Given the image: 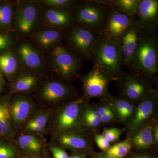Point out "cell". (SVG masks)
Wrapping results in <instances>:
<instances>
[{"mask_svg": "<svg viewBox=\"0 0 158 158\" xmlns=\"http://www.w3.org/2000/svg\"><path fill=\"white\" fill-rule=\"evenodd\" d=\"M129 69L152 86L158 82L157 31L141 28L135 54Z\"/></svg>", "mask_w": 158, "mask_h": 158, "instance_id": "obj_1", "label": "cell"}, {"mask_svg": "<svg viewBox=\"0 0 158 158\" xmlns=\"http://www.w3.org/2000/svg\"><path fill=\"white\" fill-rule=\"evenodd\" d=\"M94 66L117 81L123 73V61L118 42L100 35L92 52Z\"/></svg>", "mask_w": 158, "mask_h": 158, "instance_id": "obj_2", "label": "cell"}, {"mask_svg": "<svg viewBox=\"0 0 158 158\" xmlns=\"http://www.w3.org/2000/svg\"><path fill=\"white\" fill-rule=\"evenodd\" d=\"M111 9L106 0H88L76 3L72 11L74 24L101 35Z\"/></svg>", "mask_w": 158, "mask_h": 158, "instance_id": "obj_3", "label": "cell"}, {"mask_svg": "<svg viewBox=\"0 0 158 158\" xmlns=\"http://www.w3.org/2000/svg\"><path fill=\"white\" fill-rule=\"evenodd\" d=\"M83 102L82 96H79L59 107L53 119V129L57 136L84 128Z\"/></svg>", "mask_w": 158, "mask_h": 158, "instance_id": "obj_4", "label": "cell"}, {"mask_svg": "<svg viewBox=\"0 0 158 158\" xmlns=\"http://www.w3.org/2000/svg\"><path fill=\"white\" fill-rule=\"evenodd\" d=\"M51 58L54 70L61 79L72 81L80 76L82 59L70 49L57 44L52 50Z\"/></svg>", "mask_w": 158, "mask_h": 158, "instance_id": "obj_5", "label": "cell"}, {"mask_svg": "<svg viewBox=\"0 0 158 158\" xmlns=\"http://www.w3.org/2000/svg\"><path fill=\"white\" fill-rule=\"evenodd\" d=\"M100 35L83 27L74 24L68 29L65 37L73 51L82 59L90 61L94 47Z\"/></svg>", "mask_w": 158, "mask_h": 158, "instance_id": "obj_6", "label": "cell"}, {"mask_svg": "<svg viewBox=\"0 0 158 158\" xmlns=\"http://www.w3.org/2000/svg\"><path fill=\"white\" fill-rule=\"evenodd\" d=\"M78 78L82 82L84 99L90 102L94 98L108 99L110 94L109 85L113 81L107 75L93 65L88 73Z\"/></svg>", "mask_w": 158, "mask_h": 158, "instance_id": "obj_7", "label": "cell"}, {"mask_svg": "<svg viewBox=\"0 0 158 158\" xmlns=\"http://www.w3.org/2000/svg\"><path fill=\"white\" fill-rule=\"evenodd\" d=\"M120 90L119 96L136 105L151 92L152 86L135 74L123 71L116 82Z\"/></svg>", "mask_w": 158, "mask_h": 158, "instance_id": "obj_8", "label": "cell"}, {"mask_svg": "<svg viewBox=\"0 0 158 158\" xmlns=\"http://www.w3.org/2000/svg\"><path fill=\"white\" fill-rule=\"evenodd\" d=\"M155 85L151 92L137 105L133 120L124 127L126 139L147 122L158 116V82Z\"/></svg>", "mask_w": 158, "mask_h": 158, "instance_id": "obj_9", "label": "cell"}, {"mask_svg": "<svg viewBox=\"0 0 158 158\" xmlns=\"http://www.w3.org/2000/svg\"><path fill=\"white\" fill-rule=\"evenodd\" d=\"M94 133L83 128L57 136V142L59 146L64 149H70L73 152L86 153L89 157L94 151Z\"/></svg>", "mask_w": 158, "mask_h": 158, "instance_id": "obj_10", "label": "cell"}, {"mask_svg": "<svg viewBox=\"0 0 158 158\" xmlns=\"http://www.w3.org/2000/svg\"><path fill=\"white\" fill-rule=\"evenodd\" d=\"M135 21V16L111 8L101 35L118 42L130 26Z\"/></svg>", "mask_w": 158, "mask_h": 158, "instance_id": "obj_11", "label": "cell"}, {"mask_svg": "<svg viewBox=\"0 0 158 158\" xmlns=\"http://www.w3.org/2000/svg\"><path fill=\"white\" fill-rule=\"evenodd\" d=\"M78 96L75 89L60 81H52L46 83L41 90L43 99L53 103L63 104Z\"/></svg>", "mask_w": 158, "mask_h": 158, "instance_id": "obj_12", "label": "cell"}, {"mask_svg": "<svg viewBox=\"0 0 158 158\" xmlns=\"http://www.w3.org/2000/svg\"><path fill=\"white\" fill-rule=\"evenodd\" d=\"M158 121V116L147 122L138 128L129 138L133 151H151L158 149L155 144L153 128Z\"/></svg>", "mask_w": 158, "mask_h": 158, "instance_id": "obj_13", "label": "cell"}, {"mask_svg": "<svg viewBox=\"0 0 158 158\" xmlns=\"http://www.w3.org/2000/svg\"><path fill=\"white\" fill-rule=\"evenodd\" d=\"M136 22L141 28L157 31L158 28V0H139Z\"/></svg>", "mask_w": 158, "mask_h": 158, "instance_id": "obj_14", "label": "cell"}, {"mask_svg": "<svg viewBox=\"0 0 158 158\" xmlns=\"http://www.w3.org/2000/svg\"><path fill=\"white\" fill-rule=\"evenodd\" d=\"M141 30V27L135 22L130 26L118 42L123 66L128 69L135 54Z\"/></svg>", "mask_w": 158, "mask_h": 158, "instance_id": "obj_15", "label": "cell"}, {"mask_svg": "<svg viewBox=\"0 0 158 158\" xmlns=\"http://www.w3.org/2000/svg\"><path fill=\"white\" fill-rule=\"evenodd\" d=\"M108 101L116 113L118 123L124 127L129 124L135 116L137 105L119 96L111 94Z\"/></svg>", "mask_w": 158, "mask_h": 158, "instance_id": "obj_16", "label": "cell"}, {"mask_svg": "<svg viewBox=\"0 0 158 158\" xmlns=\"http://www.w3.org/2000/svg\"><path fill=\"white\" fill-rule=\"evenodd\" d=\"M38 17V9L34 5L26 3L18 9L16 15V25L19 30L23 34L32 31Z\"/></svg>", "mask_w": 158, "mask_h": 158, "instance_id": "obj_17", "label": "cell"}, {"mask_svg": "<svg viewBox=\"0 0 158 158\" xmlns=\"http://www.w3.org/2000/svg\"><path fill=\"white\" fill-rule=\"evenodd\" d=\"M71 9L52 8L44 14L45 21L59 30L68 29L74 24L73 14Z\"/></svg>", "mask_w": 158, "mask_h": 158, "instance_id": "obj_18", "label": "cell"}, {"mask_svg": "<svg viewBox=\"0 0 158 158\" xmlns=\"http://www.w3.org/2000/svg\"><path fill=\"white\" fill-rule=\"evenodd\" d=\"M32 109V104L28 99H15L9 108L11 121L14 125L19 126L22 124L30 116Z\"/></svg>", "mask_w": 158, "mask_h": 158, "instance_id": "obj_19", "label": "cell"}, {"mask_svg": "<svg viewBox=\"0 0 158 158\" xmlns=\"http://www.w3.org/2000/svg\"><path fill=\"white\" fill-rule=\"evenodd\" d=\"M104 125L95 104L84 99L83 102V126L94 132H99Z\"/></svg>", "mask_w": 158, "mask_h": 158, "instance_id": "obj_20", "label": "cell"}, {"mask_svg": "<svg viewBox=\"0 0 158 158\" xmlns=\"http://www.w3.org/2000/svg\"><path fill=\"white\" fill-rule=\"evenodd\" d=\"M18 53L23 63L28 68L36 69L42 65V60L39 53L29 44L21 45Z\"/></svg>", "mask_w": 158, "mask_h": 158, "instance_id": "obj_21", "label": "cell"}, {"mask_svg": "<svg viewBox=\"0 0 158 158\" xmlns=\"http://www.w3.org/2000/svg\"><path fill=\"white\" fill-rule=\"evenodd\" d=\"M64 37L65 34L59 29H48L39 31L35 39L40 46L47 48L57 45Z\"/></svg>", "mask_w": 158, "mask_h": 158, "instance_id": "obj_22", "label": "cell"}, {"mask_svg": "<svg viewBox=\"0 0 158 158\" xmlns=\"http://www.w3.org/2000/svg\"><path fill=\"white\" fill-rule=\"evenodd\" d=\"M112 9L135 16L139 0H106Z\"/></svg>", "mask_w": 158, "mask_h": 158, "instance_id": "obj_23", "label": "cell"}, {"mask_svg": "<svg viewBox=\"0 0 158 158\" xmlns=\"http://www.w3.org/2000/svg\"><path fill=\"white\" fill-rule=\"evenodd\" d=\"M129 140L126 138L123 141L111 145L109 149L102 152L106 155L112 158H125L131 151Z\"/></svg>", "mask_w": 158, "mask_h": 158, "instance_id": "obj_24", "label": "cell"}, {"mask_svg": "<svg viewBox=\"0 0 158 158\" xmlns=\"http://www.w3.org/2000/svg\"><path fill=\"white\" fill-rule=\"evenodd\" d=\"M17 62L15 56L11 52L0 55V69L8 77H11L17 70Z\"/></svg>", "mask_w": 158, "mask_h": 158, "instance_id": "obj_25", "label": "cell"}, {"mask_svg": "<svg viewBox=\"0 0 158 158\" xmlns=\"http://www.w3.org/2000/svg\"><path fill=\"white\" fill-rule=\"evenodd\" d=\"M9 108L6 103H0V133L5 136L11 134Z\"/></svg>", "mask_w": 158, "mask_h": 158, "instance_id": "obj_26", "label": "cell"}, {"mask_svg": "<svg viewBox=\"0 0 158 158\" xmlns=\"http://www.w3.org/2000/svg\"><path fill=\"white\" fill-rule=\"evenodd\" d=\"M37 83L36 77L30 74H25L19 77L13 85L14 91L24 92L32 89Z\"/></svg>", "mask_w": 158, "mask_h": 158, "instance_id": "obj_27", "label": "cell"}, {"mask_svg": "<svg viewBox=\"0 0 158 158\" xmlns=\"http://www.w3.org/2000/svg\"><path fill=\"white\" fill-rule=\"evenodd\" d=\"M18 141L22 148L31 152H38L42 147L41 142L39 139L31 135L20 136L18 139Z\"/></svg>", "mask_w": 158, "mask_h": 158, "instance_id": "obj_28", "label": "cell"}, {"mask_svg": "<svg viewBox=\"0 0 158 158\" xmlns=\"http://www.w3.org/2000/svg\"><path fill=\"white\" fill-rule=\"evenodd\" d=\"M12 8L9 4L0 6V27L8 28L11 24L12 18Z\"/></svg>", "mask_w": 158, "mask_h": 158, "instance_id": "obj_29", "label": "cell"}, {"mask_svg": "<svg viewBox=\"0 0 158 158\" xmlns=\"http://www.w3.org/2000/svg\"><path fill=\"white\" fill-rule=\"evenodd\" d=\"M77 2L73 0H44L42 3L46 6L58 9H71Z\"/></svg>", "mask_w": 158, "mask_h": 158, "instance_id": "obj_30", "label": "cell"}, {"mask_svg": "<svg viewBox=\"0 0 158 158\" xmlns=\"http://www.w3.org/2000/svg\"><path fill=\"white\" fill-rule=\"evenodd\" d=\"M123 133H125L124 128L122 129L117 127L104 128L101 134L111 143L119 141V138Z\"/></svg>", "mask_w": 158, "mask_h": 158, "instance_id": "obj_31", "label": "cell"}, {"mask_svg": "<svg viewBox=\"0 0 158 158\" xmlns=\"http://www.w3.org/2000/svg\"><path fill=\"white\" fill-rule=\"evenodd\" d=\"M158 150L151 151H131L125 158H157Z\"/></svg>", "mask_w": 158, "mask_h": 158, "instance_id": "obj_32", "label": "cell"}, {"mask_svg": "<svg viewBox=\"0 0 158 158\" xmlns=\"http://www.w3.org/2000/svg\"><path fill=\"white\" fill-rule=\"evenodd\" d=\"M15 155L16 150L12 145L0 144V158H14Z\"/></svg>", "mask_w": 158, "mask_h": 158, "instance_id": "obj_33", "label": "cell"}, {"mask_svg": "<svg viewBox=\"0 0 158 158\" xmlns=\"http://www.w3.org/2000/svg\"><path fill=\"white\" fill-rule=\"evenodd\" d=\"M94 143H96L102 152L106 151L111 146V143L99 132L94 133Z\"/></svg>", "mask_w": 158, "mask_h": 158, "instance_id": "obj_34", "label": "cell"}, {"mask_svg": "<svg viewBox=\"0 0 158 158\" xmlns=\"http://www.w3.org/2000/svg\"><path fill=\"white\" fill-rule=\"evenodd\" d=\"M48 120V117L46 114L39 115L35 118H32L27 123L34 125L44 130Z\"/></svg>", "mask_w": 158, "mask_h": 158, "instance_id": "obj_35", "label": "cell"}, {"mask_svg": "<svg viewBox=\"0 0 158 158\" xmlns=\"http://www.w3.org/2000/svg\"><path fill=\"white\" fill-rule=\"evenodd\" d=\"M51 150L54 158H69L65 149L60 146H52Z\"/></svg>", "mask_w": 158, "mask_h": 158, "instance_id": "obj_36", "label": "cell"}, {"mask_svg": "<svg viewBox=\"0 0 158 158\" xmlns=\"http://www.w3.org/2000/svg\"><path fill=\"white\" fill-rule=\"evenodd\" d=\"M12 44V40L9 36L0 34V52L9 48Z\"/></svg>", "mask_w": 158, "mask_h": 158, "instance_id": "obj_37", "label": "cell"}, {"mask_svg": "<svg viewBox=\"0 0 158 158\" xmlns=\"http://www.w3.org/2000/svg\"><path fill=\"white\" fill-rule=\"evenodd\" d=\"M90 158H112L106 155L103 152H98L94 151L90 155Z\"/></svg>", "mask_w": 158, "mask_h": 158, "instance_id": "obj_38", "label": "cell"}, {"mask_svg": "<svg viewBox=\"0 0 158 158\" xmlns=\"http://www.w3.org/2000/svg\"><path fill=\"white\" fill-rule=\"evenodd\" d=\"M89 156L88 154L82 152H73L69 156V158H87Z\"/></svg>", "mask_w": 158, "mask_h": 158, "instance_id": "obj_39", "label": "cell"}, {"mask_svg": "<svg viewBox=\"0 0 158 158\" xmlns=\"http://www.w3.org/2000/svg\"><path fill=\"white\" fill-rule=\"evenodd\" d=\"M153 137L155 144L158 147V121L156 123L154 127Z\"/></svg>", "mask_w": 158, "mask_h": 158, "instance_id": "obj_40", "label": "cell"}, {"mask_svg": "<svg viewBox=\"0 0 158 158\" xmlns=\"http://www.w3.org/2000/svg\"><path fill=\"white\" fill-rule=\"evenodd\" d=\"M5 81H4V78H3L2 74L1 73V71H0V84L3 85L5 84Z\"/></svg>", "mask_w": 158, "mask_h": 158, "instance_id": "obj_41", "label": "cell"}, {"mask_svg": "<svg viewBox=\"0 0 158 158\" xmlns=\"http://www.w3.org/2000/svg\"><path fill=\"white\" fill-rule=\"evenodd\" d=\"M4 90V86L2 84H0V92Z\"/></svg>", "mask_w": 158, "mask_h": 158, "instance_id": "obj_42", "label": "cell"}, {"mask_svg": "<svg viewBox=\"0 0 158 158\" xmlns=\"http://www.w3.org/2000/svg\"><path fill=\"white\" fill-rule=\"evenodd\" d=\"M34 158H39L37 157H34Z\"/></svg>", "mask_w": 158, "mask_h": 158, "instance_id": "obj_43", "label": "cell"}, {"mask_svg": "<svg viewBox=\"0 0 158 158\" xmlns=\"http://www.w3.org/2000/svg\"><path fill=\"white\" fill-rule=\"evenodd\" d=\"M25 158H29V157H25Z\"/></svg>", "mask_w": 158, "mask_h": 158, "instance_id": "obj_44", "label": "cell"}, {"mask_svg": "<svg viewBox=\"0 0 158 158\" xmlns=\"http://www.w3.org/2000/svg\"><path fill=\"white\" fill-rule=\"evenodd\" d=\"M157 158H158V157Z\"/></svg>", "mask_w": 158, "mask_h": 158, "instance_id": "obj_45", "label": "cell"}]
</instances>
